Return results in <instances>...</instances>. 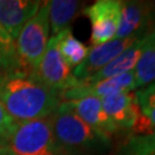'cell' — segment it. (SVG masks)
Returning <instances> with one entry per match:
<instances>
[{"label": "cell", "mask_w": 155, "mask_h": 155, "mask_svg": "<svg viewBox=\"0 0 155 155\" xmlns=\"http://www.w3.org/2000/svg\"><path fill=\"white\" fill-rule=\"evenodd\" d=\"M118 155H155V132L148 136H131L122 145Z\"/></svg>", "instance_id": "18"}, {"label": "cell", "mask_w": 155, "mask_h": 155, "mask_svg": "<svg viewBox=\"0 0 155 155\" xmlns=\"http://www.w3.org/2000/svg\"><path fill=\"white\" fill-rule=\"evenodd\" d=\"M58 109L71 111L95 131L108 138H111L113 134L120 131L106 115L102 108L101 99L97 97H85L75 100L62 101Z\"/></svg>", "instance_id": "9"}, {"label": "cell", "mask_w": 155, "mask_h": 155, "mask_svg": "<svg viewBox=\"0 0 155 155\" xmlns=\"http://www.w3.org/2000/svg\"><path fill=\"white\" fill-rule=\"evenodd\" d=\"M55 37L61 55L71 68H76L85 60L90 48L76 37H74L71 29L68 28L63 30L59 35H56Z\"/></svg>", "instance_id": "16"}, {"label": "cell", "mask_w": 155, "mask_h": 155, "mask_svg": "<svg viewBox=\"0 0 155 155\" xmlns=\"http://www.w3.org/2000/svg\"><path fill=\"white\" fill-rule=\"evenodd\" d=\"M15 123L16 122L8 115V113L0 104V146L5 144L6 139L8 137V134L11 133Z\"/></svg>", "instance_id": "20"}, {"label": "cell", "mask_w": 155, "mask_h": 155, "mask_svg": "<svg viewBox=\"0 0 155 155\" xmlns=\"http://www.w3.org/2000/svg\"><path fill=\"white\" fill-rule=\"evenodd\" d=\"M50 32L48 2L43 1L38 12L24 24L14 41L20 64L27 74H31L41 60Z\"/></svg>", "instance_id": "4"}, {"label": "cell", "mask_w": 155, "mask_h": 155, "mask_svg": "<svg viewBox=\"0 0 155 155\" xmlns=\"http://www.w3.org/2000/svg\"><path fill=\"white\" fill-rule=\"evenodd\" d=\"M51 116L16 122L2 146L13 155H61Z\"/></svg>", "instance_id": "3"}, {"label": "cell", "mask_w": 155, "mask_h": 155, "mask_svg": "<svg viewBox=\"0 0 155 155\" xmlns=\"http://www.w3.org/2000/svg\"><path fill=\"white\" fill-rule=\"evenodd\" d=\"M139 37H130L124 39L114 38L105 44L93 46L92 48H90L85 60L72 71V76L77 81V84L100 71L104 67L110 63L115 58L123 53Z\"/></svg>", "instance_id": "8"}, {"label": "cell", "mask_w": 155, "mask_h": 155, "mask_svg": "<svg viewBox=\"0 0 155 155\" xmlns=\"http://www.w3.org/2000/svg\"><path fill=\"white\" fill-rule=\"evenodd\" d=\"M0 155H13V153L5 146H0Z\"/></svg>", "instance_id": "22"}, {"label": "cell", "mask_w": 155, "mask_h": 155, "mask_svg": "<svg viewBox=\"0 0 155 155\" xmlns=\"http://www.w3.org/2000/svg\"><path fill=\"white\" fill-rule=\"evenodd\" d=\"M30 76L48 89L60 93L77 86V81L72 76L71 67L59 51L55 36L50 38L41 60Z\"/></svg>", "instance_id": "5"}, {"label": "cell", "mask_w": 155, "mask_h": 155, "mask_svg": "<svg viewBox=\"0 0 155 155\" xmlns=\"http://www.w3.org/2000/svg\"><path fill=\"white\" fill-rule=\"evenodd\" d=\"M137 89L155 82V29H153L146 39L144 51L134 68Z\"/></svg>", "instance_id": "15"}, {"label": "cell", "mask_w": 155, "mask_h": 155, "mask_svg": "<svg viewBox=\"0 0 155 155\" xmlns=\"http://www.w3.org/2000/svg\"><path fill=\"white\" fill-rule=\"evenodd\" d=\"M150 13H152V20H153V24L155 28V1H150Z\"/></svg>", "instance_id": "21"}, {"label": "cell", "mask_w": 155, "mask_h": 155, "mask_svg": "<svg viewBox=\"0 0 155 155\" xmlns=\"http://www.w3.org/2000/svg\"><path fill=\"white\" fill-rule=\"evenodd\" d=\"M137 89L136 84V75L134 70L118 75L115 77L107 78L94 84L89 85H77L70 90H67L60 94L61 101L75 100L85 97H97L99 99H104L113 94L132 92Z\"/></svg>", "instance_id": "10"}, {"label": "cell", "mask_w": 155, "mask_h": 155, "mask_svg": "<svg viewBox=\"0 0 155 155\" xmlns=\"http://www.w3.org/2000/svg\"><path fill=\"white\" fill-rule=\"evenodd\" d=\"M0 70L24 71L17 58L15 43L1 25H0Z\"/></svg>", "instance_id": "17"}, {"label": "cell", "mask_w": 155, "mask_h": 155, "mask_svg": "<svg viewBox=\"0 0 155 155\" xmlns=\"http://www.w3.org/2000/svg\"><path fill=\"white\" fill-rule=\"evenodd\" d=\"M140 110L155 127V82L136 92Z\"/></svg>", "instance_id": "19"}, {"label": "cell", "mask_w": 155, "mask_h": 155, "mask_svg": "<svg viewBox=\"0 0 155 155\" xmlns=\"http://www.w3.org/2000/svg\"><path fill=\"white\" fill-rule=\"evenodd\" d=\"M147 36H148V33L145 35V36L139 37L123 53H121L117 58H115L110 63H108L106 67H104L95 75L84 79L82 82H79L77 85L94 84L97 82H100V81L107 79V78L115 77V76H118V75H122V74L134 70L136 64H137L139 58H140L143 51H144Z\"/></svg>", "instance_id": "13"}, {"label": "cell", "mask_w": 155, "mask_h": 155, "mask_svg": "<svg viewBox=\"0 0 155 155\" xmlns=\"http://www.w3.org/2000/svg\"><path fill=\"white\" fill-rule=\"evenodd\" d=\"M101 104L106 115L118 130H131L141 113L134 91L106 97L101 99Z\"/></svg>", "instance_id": "11"}, {"label": "cell", "mask_w": 155, "mask_h": 155, "mask_svg": "<svg viewBox=\"0 0 155 155\" xmlns=\"http://www.w3.org/2000/svg\"><path fill=\"white\" fill-rule=\"evenodd\" d=\"M41 1L0 0V25L15 41L24 24L38 12Z\"/></svg>", "instance_id": "12"}, {"label": "cell", "mask_w": 155, "mask_h": 155, "mask_svg": "<svg viewBox=\"0 0 155 155\" xmlns=\"http://www.w3.org/2000/svg\"><path fill=\"white\" fill-rule=\"evenodd\" d=\"M47 2L50 29L53 36L69 28L70 22L76 17L79 7L82 6L81 1L75 0H52Z\"/></svg>", "instance_id": "14"}, {"label": "cell", "mask_w": 155, "mask_h": 155, "mask_svg": "<svg viewBox=\"0 0 155 155\" xmlns=\"http://www.w3.org/2000/svg\"><path fill=\"white\" fill-rule=\"evenodd\" d=\"M51 118L61 155H86L104 152L110 146V138L95 131L71 111L56 109Z\"/></svg>", "instance_id": "2"}, {"label": "cell", "mask_w": 155, "mask_h": 155, "mask_svg": "<svg viewBox=\"0 0 155 155\" xmlns=\"http://www.w3.org/2000/svg\"><path fill=\"white\" fill-rule=\"evenodd\" d=\"M60 92L48 89L21 70H0V104L15 122L45 118L61 104Z\"/></svg>", "instance_id": "1"}, {"label": "cell", "mask_w": 155, "mask_h": 155, "mask_svg": "<svg viewBox=\"0 0 155 155\" xmlns=\"http://www.w3.org/2000/svg\"><path fill=\"white\" fill-rule=\"evenodd\" d=\"M120 0H98L83 9L91 22V44H105L115 38L120 20Z\"/></svg>", "instance_id": "6"}, {"label": "cell", "mask_w": 155, "mask_h": 155, "mask_svg": "<svg viewBox=\"0 0 155 155\" xmlns=\"http://www.w3.org/2000/svg\"><path fill=\"white\" fill-rule=\"evenodd\" d=\"M154 28L150 1H121L120 20L115 38L124 39L150 33Z\"/></svg>", "instance_id": "7"}]
</instances>
